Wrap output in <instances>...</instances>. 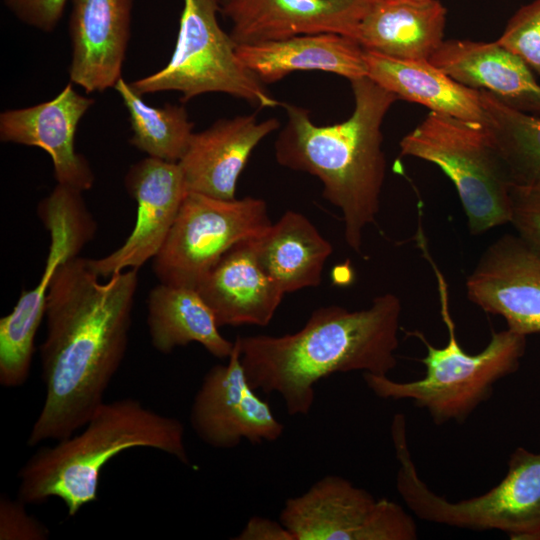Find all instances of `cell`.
Segmentation results:
<instances>
[{"label":"cell","mask_w":540,"mask_h":540,"mask_svg":"<svg viewBox=\"0 0 540 540\" xmlns=\"http://www.w3.org/2000/svg\"><path fill=\"white\" fill-rule=\"evenodd\" d=\"M26 504L7 496L0 498V539L1 540H46L49 529L30 515Z\"/></svg>","instance_id":"cell-30"},{"label":"cell","mask_w":540,"mask_h":540,"mask_svg":"<svg viewBox=\"0 0 540 540\" xmlns=\"http://www.w3.org/2000/svg\"><path fill=\"white\" fill-rule=\"evenodd\" d=\"M251 239L226 251L196 286L219 327L266 326L285 294L261 266Z\"/></svg>","instance_id":"cell-19"},{"label":"cell","mask_w":540,"mask_h":540,"mask_svg":"<svg viewBox=\"0 0 540 540\" xmlns=\"http://www.w3.org/2000/svg\"><path fill=\"white\" fill-rule=\"evenodd\" d=\"M190 423L195 434L216 449H231L242 440L251 444L280 438L284 425L251 386L241 361V338L227 364H217L204 375L195 394Z\"/></svg>","instance_id":"cell-12"},{"label":"cell","mask_w":540,"mask_h":540,"mask_svg":"<svg viewBox=\"0 0 540 540\" xmlns=\"http://www.w3.org/2000/svg\"><path fill=\"white\" fill-rule=\"evenodd\" d=\"M279 520L295 540H415L414 518L399 504L376 499L337 475L288 498Z\"/></svg>","instance_id":"cell-11"},{"label":"cell","mask_w":540,"mask_h":540,"mask_svg":"<svg viewBox=\"0 0 540 540\" xmlns=\"http://www.w3.org/2000/svg\"><path fill=\"white\" fill-rule=\"evenodd\" d=\"M22 23L42 32H52L61 21L68 0H3Z\"/></svg>","instance_id":"cell-31"},{"label":"cell","mask_w":540,"mask_h":540,"mask_svg":"<svg viewBox=\"0 0 540 540\" xmlns=\"http://www.w3.org/2000/svg\"><path fill=\"white\" fill-rule=\"evenodd\" d=\"M266 202L251 196L224 200L188 192L159 252L152 259L160 283L196 288L235 244L270 225Z\"/></svg>","instance_id":"cell-10"},{"label":"cell","mask_w":540,"mask_h":540,"mask_svg":"<svg viewBox=\"0 0 540 540\" xmlns=\"http://www.w3.org/2000/svg\"><path fill=\"white\" fill-rule=\"evenodd\" d=\"M354 110L343 122L319 126L308 109L283 103L287 121L275 144L279 165L309 173L344 221L347 245L361 254L362 233L376 221L386 174L382 123L399 99L370 78L350 81Z\"/></svg>","instance_id":"cell-3"},{"label":"cell","mask_w":540,"mask_h":540,"mask_svg":"<svg viewBox=\"0 0 540 540\" xmlns=\"http://www.w3.org/2000/svg\"><path fill=\"white\" fill-rule=\"evenodd\" d=\"M219 11L221 0H183L171 58L157 72L132 82V87L141 95L176 91L183 102L224 93L258 109L283 105L241 62L230 33L218 22Z\"/></svg>","instance_id":"cell-8"},{"label":"cell","mask_w":540,"mask_h":540,"mask_svg":"<svg viewBox=\"0 0 540 540\" xmlns=\"http://www.w3.org/2000/svg\"><path fill=\"white\" fill-rule=\"evenodd\" d=\"M37 213L50 235L49 251L39 281L23 291L13 310L0 319V384L6 388L22 386L29 377L35 336L57 269L79 256L96 231L82 192L61 184L42 199Z\"/></svg>","instance_id":"cell-9"},{"label":"cell","mask_w":540,"mask_h":540,"mask_svg":"<svg viewBox=\"0 0 540 540\" xmlns=\"http://www.w3.org/2000/svg\"><path fill=\"white\" fill-rule=\"evenodd\" d=\"M368 2L230 0L221 4V12L232 23L230 36L236 45L316 33H337L354 39Z\"/></svg>","instance_id":"cell-17"},{"label":"cell","mask_w":540,"mask_h":540,"mask_svg":"<svg viewBox=\"0 0 540 540\" xmlns=\"http://www.w3.org/2000/svg\"><path fill=\"white\" fill-rule=\"evenodd\" d=\"M125 105L130 120V143L149 157L178 162L193 135L194 124L185 107L146 104L142 95L124 78L114 86Z\"/></svg>","instance_id":"cell-26"},{"label":"cell","mask_w":540,"mask_h":540,"mask_svg":"<svg viewBox=\"0 0 540 540\" xmlns=\"http://www.w3.org/2000/svg\"><path fill=\"white\" fill-rule=\"evenodd\" d=\"M70 82L86 93L114 88L131 36L134 0H71Z\"/></svg>","instance_id":"cell-16"},{"label":"cell","mask_w":540,"mask_h":540,"mask_svg":"<svg viewBox=\"0 0 540 540\" xmlns=\"http://www.w3.org/2000/svg\"><path fill=\"white\" fill-rule=\"evenodd\" d=\"M429 62L457 82L540 116V84L517 55L497 41L443 40Z\"/></svg>","instance_id":"cell-20"},{"label":"cell","mask_w":540,"mask_h":540,"mask_svg":"<svg viewBox=\"0 0 540 540\" xmlns=\"http://www.w3.org/2000/svg\"><path fill=\"white\" fill-rule=\"evenodd\" d=\"M280 127L276 118L258 121L256 114L214 122L193 133L178 161L188 192L235 199L237 182L255 147Z\"/></svg>","instance_id":"cell-18"},{"label":"cell","mask_w":540,"mask_h":540,"mask_svg":"<svg viewBox=\"0 0 540 540\" xmlns=\"http://www.w3.org/2000/svg\"><path fill=\"white\" fill-rule=\"evenodd\" d=\"M446 13L439 0H369L354 40L383 55L429 60L443 42Z\"/></svg>","instance_id":"cell-22"},{"label":"cell","mask_w":540,"mask_h":540,"mask_svg":"<svg viewBox=\"0 0 540 540\" xmlns=\"http://www.w3.org/2000/svg\"><path fill=\"white\" fill-rule=\"evenodd\" d=\"M90 259L73 257L49 287L47 333L40 346L45 398L27 445L65 439L81 429L104 402L126 354L138 269L101 283Z\"/></svg>","instance_id":"cell-1"},{"label":"cell","mask_w":540,"mask_h":540,"mask_svg":"<svg viewBox=\"0 0 540 540\" xmlns=\"http://www.w3.org/2000/svg\"><path fill=\"white\" fill-rule=\"evenodd\" d=\"M510 222L518 236L540 254V180L513 183L510 191Z\"/></svg>","instance_id":"cell-29"},{"label":"cell","mask_w":540,"mask_h":540,"mask_svg":"<svg viewBox=\"0 0 540 540\" xmlns=\"http://www.w3.org/2000/svg\"><path fill=\"white\" fill-rule=\"evenodd\" d=\"M399 146L401 155L435 164L453 182L471 234L510 222L513 180L482 124L430 111Z\"/></svg>","instance_id":"cell-7"},{"label":"cell","mask_w":540,"mask_h":540,"mask_svg":"<svg viewBox=\"0 0 540 540\" xmlns=\"http://www.w3.org/2000/svg\"><path fill=\"white\" fill-rule=\"evenodd\" d=\"M466 291L482 310L502 316L511 331L540 332V254L519 236L505 234L489 245Z\"/></svg>","instance_id":"cell-14"},{"label":"cell","mask_w":540,"mask_h":540,"mask_svg":"<svg viewBox=\"0 0 540 540\" xmlns=\"http://www.w3.org/2000/svg\"><path fill=\"white\" fill-rule=\"evenodd\" d=\"M251 243L261 266L285 294L319 286L333 251L306 216L291 210Z\"/></svg>","instance_id":"cell-24"},{"label":"cell","mask_w":540,"mask_h":540,"mask_svg":"<svg viewBox=\"0 0 540 540\" xmlns=\"http://www.w3.org/2000/svg\"><path fill=\"white\" fill-rule=\"evenodd\" d=\"M79 433L38 449L20 468L17 498L64 503L70 516L97 499L101 472L118 454L151 448L191 465L184 425L134 398L103 402Z\"/></svg>","instance_id":"cell-4"},{"label":"cell","mask_w":540,"mask_h":540,"mask_svg":"<svg viewBox=\"0 0 540 540\" xmlns=\"http://www.w3.org/2000/svg\"><path fill=\"white\" fill-rule=\"evenodd\" d=\"M236 540H295L294 535L282 522L261 516L251 517Z\"/></svg>","instance_id":"cell-32"},{"label":"cell","mask_w":540,"mask_h":540,"mask_svg":"<svg viewBox=\"0 0 540 540\" xmlns=\"http://www.w3.org/2000/svg\"><path fill=\"white\" fill-rule=\"evenodd\" d=\"M73 85L69 82L48 101L3 111L0 140L46 151L57 184L84 192L92 188L95 176L88 160L76 151L75 134L94 99L76 92Z\"/></svg>","instance_id":"cell-15"},{"label":"cell","mask_w":540,"mask_h":540,"mask_svg":"<svg viewBox=\"0 0 540 540\" xmlns=\"http://www.w3.org/2000/svg\"><path fill=\"white\" fill-rule=\"evenodd\" d=\"M147 326L152 346L162 354L198 343L211 355L228 359L234 348L219 332L209 305L196 288L160 283L147 299Z\"/></svg>","instance_id":"cell-25"},{"label":"cell","mask_w":540,"mask_h":540,"mask_svg":"<svg viewBox=\"0 0 540 540\" xmlns=\"http://www.w3.org/2000/svg\"><path fill=\"white\" fill-rule=\"evenodd\" d=\"M228 1H230V0H221V4L225 3V2H228Z\"/></svg>","instance_id":"cell-33"},{"label":"cell","mask_w":540,"mask_h":540,"mask_svg":"<svg viewBox=\"0 0 540 540\" xmlns=\"http://www.w3.org/2000/svg\"><path fill=\"white\" fill-rule=\"evenodd\" d=\"M244 66L263 84L295 71H323L349 81L366 77L365 50L353 38L316 33L286 39L236 45Z\"/></svg>","instance_id":"cell-21"},{"label":"cell","mask_w":540,"mask_h":540,"mask_svg":"<svg viewBox=\"0 0 540 540\" xmlns=\"http://www.w3.org/2000/svg\"><path fill=\"white\" fill-rule=\"evenodd\" d=\"M413 1H427V0H413Z\"/></svg>","instance_id":"cell-34"},{"label":"cell","mask_w":540,"mask_h":540,"mask_svg":"<svg viewBox=\"0 0 540 540\" xmlns=\"http://www.w3.org/2000/svg\"><path fill=\"white\" fill-rule=\"evenodd\" d=\"M124 184L137 203L134 228L114 252L90 259L100 277L139 269L164 244L188 191L178 162L146 157L128 169Z\"/></svg>","instance_id":"cell-13"},{"label":"cell","mask_w":540,"mask_h":540,"mask_svg":"<svg viewBox=\"0 0 540 540\" xmlns=\"http://www.w3.org/2000/svg\"><path fill=\"white\" fill-rule=\"evenodd\" d=\"M401 311L399 297L386 293L361 310L320 307L291 334L240 336L246 376L256 391L280 395L290 416H306L321 379L351 371L388 375L396 367Z\"/></svg>","instance_id":"cell-2"},{"label":"cell","mask_w":540,"mask_h":540,"mask_svg":"<svg viewBox=\"0 0 540 540\" xmlns=\"http://www.w3.org/2000/svg\"><path fill=\"white\" fill-rule=\"evenodd\" d=\"M484 127L511 174L513 183L540 180V116L514 109L491 93L479 90Z\"/></svg>","instance_id":"cell-27"},{"label":"cell","mask_w":540,"mask_h":540,"mask_svg":"<svg viewBox=\"0 0 540 540\" xmlns=\"http://www.w3.org/2000/svg\"><path fill=\"white\" fill-rule=\"evenodd\" d=\"M438 282L442 319L448 330V342L436 348L425 336L411 334L426 346L427 354L420 361L425 365L423 378L410 382H397L388 375L363 373L367 387L379 398L410 400L425 409L436 425L450 421L464 422L471 413L493 393L500 379L515 372L520 364L526 336L506 329L493 332L488 345L477 354L467 353L459 344L453 319L449 311L448 288L445 279L430 255Z\"/></svg>","instance_id":"cell-5"},{"label":"cell","mask_w":540,"mask_h":540,"mask_svg":"<svg viewBox=\"0 0 540 540\" xmlns=\"http://www.w3.org/2000/svg\"><path fill=\"white\" fill-rule=\"evenodd\" d=\"M364 56L367 77L399 99L484 126L479 90L457 82L429 60L400 59L369 50Z\"/></svg>","instance_id":"cell-23"},{"label":"cell","mask_w":540,"mask_h":540,"mask_svg":"<svg viewBox=\"0 0 540 540\" xmlns=\"http://www.w3.org/2000/svg\"><path fill=\"white\" fill-rule=\"evenodd\" d=\"M391 436L399 463L396 489L419 518L474 531L499 530L511 539L540 540V453L518 447L505 477L486 493L456 502L434 493L412 460L403 414H395Z\"/></svg>","instance_id":"cell-6"},{"label":"cell","mask_w":540,"mask_h":540,"mask_svg":"<svg viewBox=\"0 0 540 540\" xmlns=\"http://www.w3.org/2000/svg\"><path fill=\"white\" fill-rule=\"evenodd\" d=\"M497 42L540 76V0L521 6Z\"/></svg>","instance_id":"cell-28"}]
</instances>
